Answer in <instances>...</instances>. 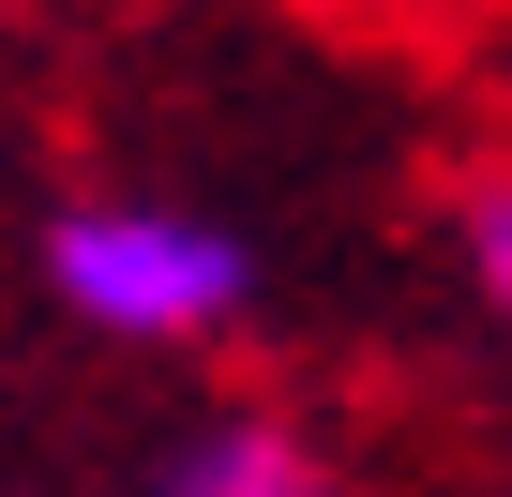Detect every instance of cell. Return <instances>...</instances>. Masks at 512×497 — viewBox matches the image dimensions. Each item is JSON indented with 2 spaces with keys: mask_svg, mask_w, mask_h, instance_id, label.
Listing matches in <instances>:
<instances>
[{
  "mask_svg": "<svg viewBox=\"0 0 512 497\" xmlns=\"http://www.w3.org/2000/svg\"><path fill=\"white\" fill-rule=\"evenodd\" d=\"M46 272L76 287V317L106 332H226L241 317V241L181 226V211H76L46 241Z\"/></svg>",
  "mask_w": 512,
  "mask_h": 497,
  "instance_id": "cell-1",
  "label": "cell"
},
{
  "mask_svg": "<svg viewBox=\"0 0 512 497\" xmlns=\"http://www.w3.org/2000/svg\"><path fill=\"white\" fill-rule=\"evenodd\" d=\"M181 497H317V452L272 437V422H226V437L181 467Z\"/></svg>",
  "mask_w": 512,
  "mask_h": 497,
  "instance_id": "cell-2",
  "label": "cell"
},
{
  "mask_svg": "<svg viewBox=\"0 0 512 497\" xmlns=\"http://www.w3.org/2000/svg\"><path fill=\"white\" fill-rule=\"evenodd\" d=\"M467 272H482V302H512V211H497V196L467 211Z\"/></svg>",
  "mask_w": 512,
  "mask_h": 497,
  "instance_id": "cell-3",
  "label": "cell"
}]
</instances>
